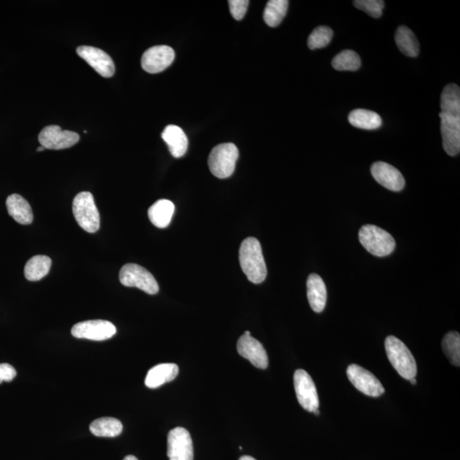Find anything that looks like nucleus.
<instances>
[{
    "mask_svg": "<svg viewBox=\"0 0 460 460\" xmlns=\"http://www.w3.org/2000/svg\"><path fill=\"white\" fill-rule=\"evenodd\" d=\"M244 335H246V336H252V335H251V333L249 331L245 332Z\"/></svg>",
    "mask_w": 460,
    "mask_h": 460,
    "instance_id": "4c0bfd02",
    "label": "nucleus"
},
{
    "mask_svg": "<svg viewBox=\"0 0 460 460\" xmlns=\"http://www.w3.org/2000/svg\"><path fill=\"white\" fill-rule=\"evenodd\" d=\"M73 212L77 223L88 233L97 232L100 228V215L93 195L90 192H81L75 196Z\"/></svg>",
    "mask_w": 460,
    "mask_h": 460,
    "instance_id": "39448f33",
    "label": "nucleus"
},
{
    "mask_svg": "<svg viewBox=\"0 0 460 460\" xmlns=\"http://www.w3.org/2000/svg\"><path fill=\"white\" fill-rule=\"evenodd\" d=\"M162 139L168 146V149L175 158H181L186 154L189 140L186 134L178 125H167L161 134Z\"/></svg>",
    "mask_w": 460,
    "mask_h": 460,
    "instance_id": "f3484780",
    "label": "nucleus"
},
{
    "mask_svg": "<svg viewBox=\"0 0 460 460\" xmlns=\"http://www.w3.org/2000/svg\"><path fill=\"white\" fill-rule=\"evenodd\" d=\"M248 0H230L229 1L230 13L233 18L240 21L244 18L249 6Z\"/></svg>",
    "mask_w": 460,
    "mask_h": 460,
    "instance_id": "2f4dec72",
    "label": "nucleus"
},
{
    "mask_svg": "<svg viewBox=\"0 0 460 460\" xmlns=\"http://www.w3.org/2000/svg\"><path fill=\"white\" fill-rule=\"evenodd\" d=\"M175 212V206L171 200H160L149 209V220L157 228L165 229L169 226Z\"/></svg>",
    "mask_w": 460,
    "mask_h": 460,
    "instance_id": "412c9836",
    "label": "nucleus"
},
{
    "mask_svg": "<svg viewBox=\"0 0 460 460\" xmlns=\"http://www.w3.org/2000/svg\"><path fill=\"white\" fill-rule=\"evenodd\" d=\"M362 65L358 54L350 50H345L333 58L332 66L338 71H357Z\"/></svg>",
    "mask_w": 460,
    "mask_h": 460,
    "instance_id": "cd10ccee",
    "label": "nucleus"
},
{
    "mask_svg": "<svg viewBox=\"0 0 460 460\" xmlns=\"http://www.w3.org/2000/svg\"><path fill=\"white\" fill-rule=\"evenodd\" d=\"M294 387L297 398L303 408L308 412L315 413L319 408V397L312 378L303 369H298L294 374Z\"/></svg>",
    "mask_w": 460,
    "mask_h": 460,
    "instance_id": "0eeeda50",
    "label": "nucleus"
},
{
    "mask_svg": "<svg viewBox=\"0 0 460 460\" xmlns=\"http://www.w3.org/2000/svg\"><path fill=\"white\" fill-rule=\"evenodd\" d=\"M349 121L353 127L363 130H375L382 125V119L377 113L355 110L350 113Z\"/></svg>",
    "mask_w": 460,
    "mask_h": 460,
    "instance_id": "393cba45",
    "label": "nucleus"
},
{
    "mask_svg": "<svg viewBox=\"0 0 460 460\" xmlns=\"http://www.w3.org/2000/svg\"><path fill=\"white\" fill-rule=\"evenodd\" d=\"M52 267V259L44 255H37L29 259L25 266L24 275L28 281L38 282L48 275Z\"/></svg>",
    "mask_w": 460,
    "mask_h": 460,
    "instance_id": "4be33fe9",
    "label": "nucleus"
},
{
    "mask_svg": "<svg viewBox=\"0 0 460 460\" xmlns=\"http://www.w3.org/2000/svg\"><path fill=\"white\" fill-rule=\"evenodd\" d=\"M16 371L10 364H0V384L11 382L16 378Z\"/></svg>",
    "mask_w": 460,
    "mask_h": 460,
    "instance_id": "473e14b6",
    "label": "nucleus"
},
{
    "mask_svg": "<svg viewBox=\"0 0 460 460\" xmlns=\"http://www.w3.org/2000/svg\"><path fill=\"white\" fill-rule=\"evenodd\" d=\"M6 207L9 215L20 224H32L33 214L30 205L23 196L18 194L11 195L6 200Z\"/></svg>",
    "mask_w": 460,
    "mask_h": 460,
    "instance_id": "aec40b11",
    "label": "nucleus"
},
{
    "mask_svg": "<svg viewBox=\"0 0 460 460\" xmlns=\"http://www.w3.org/2000/svg\"><path fill=\"white\" fill-rule=\"evenodd\" d=\"M409 381L411 382L412 384H417L415 378L410 379Z\"/></svg>",
    "mask_w": 460,
    "mask_h": 460,
    "instance_id": "e433bc0d",
    "label": "nucleus"
},
{
    "mask_svg": "<svg viewBox=\"0 0 460 460\" xmlns=\"http://www.w3.org/2000/svg\"><path fill=\"white\" fill-rule=\"evenodd\" d=\"M179 368L177 364L163 363L154 366L148 372L145 379V386L156 389L166 383L173 381L177 378Z\"/></svg>",
    "mask_w": 460,
    "mask_h": 460,
    "instance_id": "6ab92c4d",
    "label": "nucleus"
},
{
    "mask_svg": "<svg viewBox=\"0 0 460 460\" xmlns=\"http://www.w3.org/2000/svg\"><path fill=\"white\" fill-rule=\"evenodd\" d=\"M71 333L74 338H86L94 341L110 340L115 335L116 328L110 321L91 320L79 322L74 325Z\"/></svg>",
    "mask_w": 460,
    "mask_h": 460,
    "instance_id": "1a4fd4ad",
    "label": "nucleus"
},
{
    "mask_svg": "<svg viewBox=\"0 0 460 460\" xmlns=\"http://www.w3.org/2000/svg\"><path fill=\"white\" fill-rule=\"evenodd\" d=\"M239 150L234 144H222L213 148L208 158L211 173L220 179L228 178L235 171Z\"/></svg>",
    "mask_w": 460,
    "mask_h": 460,
    "instance_id": "20e7f679",
    "label": "nucleus"
},
{
    "mask_svg": "<svg viewBox=\"0 0 460 460\" xmlns=\"http://www.w3.org/2000/svg\"><path fill=\"white\" fill-rule=\"evenodd\" d=\"M442 350L454 366L460 365V335L457 332L446 334L442 340Z\"/></svg>",
    "mask_w": 460,
    "mask_h": 460,
    "instance_id": "c85d7f7f",
    "label": "nucleus"
},
{
    "mask_svg": "<svg viewBox=\"0 0 460 460\" xmlns=\"http://www.w3.org/2000/svg\"><path fill=\"white\" fill-rule=\"evenodd\" d=\"M237 350L242 357L248 359L253 365L260 369H266L269 358L265 347L252 336L242 335L237 342Z\"/></svg>",
    "mask_w": 460,
    "mask_h": 460,
    "instance_id": "2eb2a0df",
    "label": "nucleus"
},
{
    "mask_svg": "<svg viewBox=\"0 0 460 460\" xmlns=\"http://www.w3.org/2000/svg\"><path fill=\"white\" fill-rule=\"evenodd\" d=\"M386 350L389 361L401 377L410 380L416 377L417 364L411 351L395 336L386 338Z\"/></svg>",
    "mask_w": 460,
    "mask_h": 460,
    "instance_id": "f03ea898",
    "label": "nucleus"
},
{
    "mask_svg": "<svg viewBox=\"0 0 460 460\" xmlns=\"http://www.w3.org/2000/svg\"><path fill=\"white\" fill-rule=\"evenodd\" d=\"M175 59L173 49L167 45H157L149 48L142 57L143 69L149 74L163 72Z\"/></svg>",
    "mask_w": 460,
    "mask_h": 460,
    "instance_id": "f8f14e48",
    "label": "nucleus"
},
{
    "mask_svg": "<svg viewBox=\"0 0 460 460\" xmlns=\"http://www.w3.org/2000/svg\"><path fill=\"white\" fill-rule=\"evenodd\" d=\"M307 296L314 311L321 313L327 304V287L320 275L311 274L307 281Z\"/></svg>",
    "mask_w": 460,
    "mask_h": 460,
    "instance_id": "a211bd4d",
    "label": "nucleus"
},
{
    "mask_svg": "<svg viewBox=\"0 0 460 460\" xmlns=\"http://www.w3.org/2000/svg\"><path fill=\"white\" fill-rule=\"evenodd\" d=\"M441 108L446 114L460 115V90L455 84H449L443 89Z\"/></svg>",
    "mask_w": 460,
    "mask_h": 460,
    "instance_id": "bb28decb",
    "label": "nucleus"
},
{
    "mask_svg": "<svg viewBox=\"0 0 460 460\" xmlns=\"http://www.w3.org/2000/svg\"><path fill=\"white\" fill-rule=\"evenodd\" d=\"M45 149V148L43 147V146H40V147L37 149V151H39V152L44 151Z\"/></svg>",
    "mask_w": 460,
    "mask_h": 460,
    "instance_id": "c9c22d12",
    "label": "nucleus"
},
{
    "mask_svg": "<svg viewBox=\"0 0 460 460\" xmlns=\"http://www.w3.org/2000/svg\"><path fill=\"white\" fill-rule=\"evenodd\" d=\"M395 40L401 53L409 57H416L420 53V44L412 30L405 26L397 28Z\"/></svg>",
    "mask_w": 460,
    "mask_h": 460,
    "instance_id": "5701e85b",
    "label": "nucleus"
},
{
    "mask_svg": "<svg viewBox=\"0 0 460 460\" xmlns=\"http://www.w3.org/2000/svg\"><path fill=\"white\" fill-rule=\"evenodd\" d=\"M90 430L96 437H115L122 432L123 425L115 418H101L92 422Z\"/></svg>",
    "mask_w": 460,
    "mask_h": 460,
    "instance_id": "b1692460",
    "label": "nucleus"
},
{
    "mask_svg": "<svg viewBox=\"0 0 460 460\" xmlns=\"http://www.w3.org/2000/svg\"><path fill=\"white\" fill-rule=\"evenodd\" d=\"M239 460H257V459L251 457V456L246 455V456H242V457Z\"/></svg>",
    "mask_w": 460,
    "mask_h": 460,
    "instance_id": "72a5a7b5",
    "label": "nucleus"
},
{
    "mask_svg": "<svg viewBox=\"0 0 460 460\" xmlns=\"http://www.w3.org/2000/svg\"><path fill=\"white\" fill-rule=\"evenodd\" d=\"M347 376L355 388L364 395L379 397L384 393V388L379 380L371 372L357 364H352L347 368Z\"/></svg>",
    "mask_w": 460,
    "mask_h": 460,
    "instance_id": "9d476101",
    "label": "nucleus"
},
{
    "mask_svg": "<svg viewBox=\"0 0 460 460\" xmlns=\"http://www.w3.org/2000/svg\"><path fill=\"white\" fill-rule=\"evenodd\" d=\"M289 2L287 0H270L263 12V20L271 28L279 26L285 18Z\"/></svg>",
    "mask_w": 460,
    "mask_h": 460,
    "instance_id": "a878e982",
    "label": "nucleus"
},
{
    "mask_svg": "<svg viewBox=\"0 0 460 460\" xmlns=\"http://www.w3.org/2000/svg\"><path fill=\"white\" fill-rule=\"evenodd\" d=\"M167 456L169 460H194L193 441L186 429L171 430L167 437Z\"/></svg>",
    "mask_w": 460,
    "mask_h": 460,
    "instance_id": "6e6552de",
    "label": "nucleus"
},
{
    "mask_svg": "<svg viewBox=\"0 0 460 460\" xmlns=\"http://www.w3.org/2000/svg\"><path fill=\"white\" fill-rule=\"evenodd\" d=\"M359 240L363 248L376 257L388 256L396 248V241L391 234L375 225H364L360 229Z\"/></svg>",
    "mask_w": 460,
    "mask_h": 460,
    "instance_id": "7ed1b4c3",
    "label": "nucleus"
},
{
    "mask_svg": "<svg viewBox=\"0 0 460 460\" xmlns=\"http://www.w3.org/2000/svg\"><path fill=\"white\" fill-rule=\"evenodd\" d=\"M442 145L450 156H458L460 151V115L440 113Z\"/></svg>",
    "mask_w": 460,
    "mask_h": 460,
    "instance_id": "4468645a",
    "label": "nucleus"
},
{
    "mask_svg": "<svg viewBox=\"0 0 460 460\" xmlns=\"http://www.w3.org/2000/svg\"><path fill=\"white\" fill-rule=\"evenodd\" d=\"M120 281L125 287L139 288L150 295L159 292L158 282L154 275L136 263H127L122 267L120 272Z\"/></svg>",
    "mask_w": 460,
    "mask_h": 460,
    "instance_id": "423d86ee",
    "label": "nucleus"
},
{
    "mask_svg": "<svg viewBox=\"0 0 460 460\" xmlns=\"http://www.w3.org/2000/svg\"><path fill=\"white\" fill-rule=\"evenodd\" d=\"M333 32L327 26H320L314 29L308 40V46L311 50L321 49L328 46L331 42Z\"/></svg>",
    "mask_w": 460,
    "mask_h": 460,
    "instance_id": "c756f323",
    "label": "nucleus"
},
{
    "mask_svg": "<svg viewBox=\"0 0 460 460\" xmlns=\"http://www.w3.org/2000/svg\"><path fill=\"white\" fill-rule=\"evenodd\" d=\"M124 460H138L135 456L133 455H128L127 457L124 459Z\"/></svg>",
    "mask_w": 460,
    "mask_h": 460,
    "instance_id": "f704fd0d",
    "label": "nucleus"
},
{
    "mask_svg": "<svg viewBox=\"0 0 460 460\" xmlns=\"http://www.w3.org/2000/svg\"><path fill=\"white\" fill-rule=\"evenodd\" d=\"M354 6L374 18H379L383 14L384 2L381 0H355Z\"/></svg>",
    "mask_w": 460,
    "mask_h": 460,
    "instance_id": "7c9ffc66",
    "label": "nucleus"
},
{
    "mask_svg": "<svg viewBox=\"0 0 460 460\" xmlns=\"http://www.w3.org/2000/svg\"><path fill=\"white\" fill-rule=\"evenodd\" d=\"M39 141L45 149L61 150L73 147L79 136L76 132L62 131L59 125H48L40 133Z\"/></svg>",
    "mask_w": 460,
    "mask_h": 460,
    "instance_id": "9b49d317",
    "label": "nucleus"
},
{
    "mask_svg": "<svg viewBox=\"0 0 460 460\" xmlns=\"http://www.w3.org/2000/svg\"><path fill=\"white\" fill-rule=\"evenodd\" d=\"M240 265L251 282L260 284L267 276V267L262 246L256 238L248 237L242 241L239 251Z\"/></svg>",
    "mask_w": 460,
    "mask_h": 460,
    "instance_id": "f257e3e1",
    "label": "nucleus"
},
{
    "mask_svg": "<svg viewBox=\"0 0 460 460\" xmlns=\"http://www.w3.org/2000/svg\"><path fill=\"white\" fill-rule=\"evenodd\" d=\"M371 173L376 181L386 189L395 192L403 190L405 179L403 174L388 163L375 162L371 167Z\"/></svg>",
    "mask_w": 460,
    "mask_h": 460,
    "instance_id": "dca6fc26",
    "label": "nucleus"
},
{
    "mask_svg": "<svg viewBox=\"0 0 460 460\" xmlns=\"http://www.w3.org/2000/svg\"><path fill=\"white\" fill-rule=\"evenodd\" d=\"M77 54L101 76L104 78L114 76L115 72L114 61L103 50L83 45L77 48Z\"/></svg>",
    "mask_w": 460,
    "mask_h": 460,
    "instance_id": "ddd939ff",
    "label": "nucleus"
}]
</instances>
